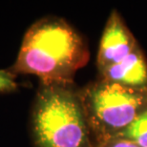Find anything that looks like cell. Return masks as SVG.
<instances>
[{
  "label": "cell",
  "instance_id": "cell-1",
  "mask_svg": "<svg viewBox=\"0 0 147 147\" xmlns=\"http://www.w3.org/2000/svg\"><path fill=\"white\" fill-rule=\"evenodd\" d=\"M89 57L87 42L69 23L46 16L26 32L11 71L36 76L40 82H74Z\"/></svg>",
  "mask_w": 147,
  "mask_h": 147
},
{
  "label": "cell",
  "instance_id": "cell-2",
  "mask_svg": "<svg viewBox=\"0 0 147 147\" xmlns=\"http://www.w3.org/2000/svg\"><path fill=\"white\" fill-rule=\"evenodd\" d=\"M31 131L36 147H96L74 82H40Z\"/></svg>",
  "mask_w": 147,
  "mask_h": 147
},
{
  "label": "cell",
  "instance_id": "cell-3",
  "mask_svg": "<svg viewBox=\"0 0 147 147\" xmlns=\"http://www.w3.org/2000/svg\"><path fill=\"white\" fill-rule=\"evenodd\" d=\"M79 96L96 146L119 136L147 104V89L100 78L80 88Z\"/></svg>",
  "mask_w": 147,
  "mask_h": 147
},
{
  "label": "cell",
  "instance_id": "cell-4",
  "mask_svg": "<svg viewBox=\"0 0 147 147\" xmlns=\"http://www.w3.org/2000/svg\"><path fill=\"white\" fill-rule=\"evenodd\" d=\"M140 44L116 10L112 11L104 26L99 42L96 66L101 71L119 62L134 51Z\"/></svg>",
  "mask_w": 147,
  "mask_h": 147
},
{
  "label": "cell",
  "instance_id": "cell-5",
  "mask_svg": "<svg viewBox=\"0 0 147 147\" xmlns=\"http://www.w3.org/2000/svg\"><path fill=\"white\" fill-rule=\"evenodd\" d=\"M100 79L132 89H147V59L139 45L119 62L98 71Z\"/></svg>",
  "mask_w": 147,
  "mask_h": 147
},
{
  "label": "cell",
  "instance_id": "cell-6",
  "mask_svg": "<svg viewBox=\"0 0 147 147\" xmlns=\"http://www.w3.org/2000/svg\"><path fill=\"white\" fill-rule=\"evenodd\" d=\"M116 138L131 140L140 147H147V104L131 124Z\"/></svg>",
  "mask_w": 147,
  "mask_h": 147
},
{
  "label": "cell",
  "instance_id": "cell-7",
  "mask_svg": "<svg viewBox=\"0 0 147 147\" xmlns=\"http://www.w3.org/2000/svg\"><path fill=\"white\" fill-rule=\"evenodd\" d=\"M16 76L11 70H0V93H11L17 89Z\"/></svg>",
  "mask_w": 147,
  "mask_h": 147
},
{
  "label": "cell",
  "instance_id": "cell-8",
  "mask_svg": "<svg viewBox=\"0 0 147 147\" xmlns=\"http://www.w3.org/2000/svg\"><path fill=\"white\" fill-rule=\"evenodd\" d=\"M96 147H140L131 140L121 139V138H114L101 144L96 145Z\"/></svg>",
  "mask_w": 147,
  "mask_h": 147
}]
</instances>
